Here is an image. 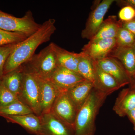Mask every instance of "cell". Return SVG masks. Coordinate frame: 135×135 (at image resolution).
<instances>
[{"label":"cell","mask_w":135,"mask_h":135,"mask_svg":"<svg viewBox=\"0 0 135 135\" xmlns=\"http://www.w3.org/2000/svg\"><path fill=\"white\" fill-rule=\"evenodd\" d=\"M55 23V19H49L41 25L38 31L16 44L5 62L3 75L22 66L34 55L40 45L50 40L56 30Z\"/></svg>","instance_id":"obj_1"},{"label":"cell","mask_w":135,"mask_h":135,"mask_svg":"<svg viewBox=\"0 0 135 135\" xmlns=\"http://www.w3.org/2000/svg\"><path fill=\"white\" fill-rule=\"evenodd\" d=\"M108 96L94 88L77 112L74 124V135H95L96 118Z\"/></svg>","instance_id":"obj_2"},{"label":"cell","mask_w":135,"mask_h":135,"mask_svg":"<svg viewBox=\"0 0 135 135\" xmlns=\"http://www.w3.org/2000/svg\"><path fill=\"white\" fill-rule=\"evenodd\" d=\"M55 45L51 42L38 54L34 55L22 66L23 69L40 79L48 80L58 66Z\"/></svg>","instance_id":"obj_3"},{"label":"cell","mask_w":135,"mask_h":135,"mask_svg":"<svg viewBox=\"0 0 135 135\" xmlns=\"http://www.w3.org/2000/svg\"><path fill=\"white\" fill-rule=\"evenodd\" d=\"M23 81L18 96V99L28 106L33 113L40 116L41 113L40 86L38 78L32 73L24 70L23 68Z\"/></svg>","instance_id":"obj_4"},{"label":"cell","mask_w":135,"mask_h":135,"mask_svg":"<svg viewBox=\"0 0 135 135\" xmlns=\"http://www.w3.org/2000/svg\"><path fill=\"white\" fill-rule=\"evenodd\" d=\"M41 26L35 22L30 11L22 17L18 18L0 9V29L2 30L22 33L29 37L38 31Z\"/></svg>","instance_id":"obj_5"},{"label":"cell","mask_w":135,"mask_h":135,"mask_svg":"<svg viewBox=\"0 0 135 135\" xmlns=\"http://www.w3.org/2000/svg\"><path fill=\"white\" fill-rule=\"evenodd\" d=\"M78 109L66 91H60L50 112L74 129Z\"/></svg>","instance_id":"obj_6"},{"label":"cell","mask_w":135,"mask_h":135,"mask_svg":"<svg viewBox=\"0 0 135 135\" xmlns=\"http://www.w3.org/2000/svg\"><path fill=\"white\" fill-rule=\"evenodd\" d=\"M114 0H103L98 3L90 14L85 28L81 33L83 39L91 40L98 31L103 22L105 15Z\"/></svg>","instance_id":"obj_7"},{"label":"cell","mask_w":135,"mask_h":135,"mask_svg":"<svg viewBox=\"0 0 135 135\" xmlns=\"http://www.w3.org/2000/svg\"><path fill=\"white\" fill-rule=\"evenodd\" d=\"M40 116L41 122L40 135H74V129L50 112Z\"/></svg>","instance_id":"obj_8"},{"label":"cell","mask_w":135,"mask_h":135,"mask_svg":"<svg viewBox=\"0 0 135 135\" xmlns=\"http://www.w3.org/2000/svg\"><path fill=\"white\" fill-rule=\"evenodd\" d=\"M48 80L60 91H67L85 79L76 72L58 66Z\"/></svg>","instance_id":"obj_9"},{"label":"cell","mask_w":135,"mask_h":135,"mask_svg":"<svg viewBox=\"0 0 135 135\" xmlns=\"http://www.w3.org/2000/svg\"><path fill=\"white\" fill-rule=\"evenodd\" d=\"M94 62L100 69L114 77L121 88L130 84L131 77L116 59L108 56Z\"/></svg>","instance_id":"obj_10"},{"label":"cell","mask_w":135,"mask_h":135,"mask_svg":"<svg viewBox=\"0 0 135 135\" xmlns=\"http://www.w3.org/2000/svg\"><path fill=\"white\" fill-rule=\"evenodd\" d=\"M116 47L115 38L89 41L83 47L81 52L93 61H97L109 56Z\"/></svg>","instance_id":"obj_11"},{"label":"cell","mask_w":135,"mask_h":135,"mask_svg":"<svg viewBox=\"0 0 135 135\" xmlns=\"http://www.w3.org/2000/svg\"><path fill=\"white\" fill-rule=\"evenodd\" d=\"M94 88L109 95L121 88L114 77L100 69L94 61Z\"/></svg>","instance_id":"obj_12"},{"label":"cell","mask_w":135,"mask_h":135,"mask_svg":"<svg viewBox=\"0 0 135 135\" xmlns=\"http://www.w3.org/2000/svg\"><path fill=\"white\" fill-rule=\"evenodd\" d=\"M109 56L116 59L122 64L131 77L135 74V44L123 47H116Z\"/></svg>","instance_id":"obj_13"},{"label":"cell","mask_w":135,"mask_h":135,"mask_svg":"<svg viewBox=\"0 0 135 135\" xmlns=\"http://www.w3.org/2000/svg\"><path fill=\"white\" fill-rule=\"evenodd\" d=\"M135 108V88L130 86L122 89L117 97L113 111L120 117L127 116Z\"/></svg>","instance_id":"obj_14"},{"label":"cell","mask_w":135,"mask_h":135,"mask_svg":"<svg viewBox=\"0 0 135 135\" xmlns=\"http://www.w3.org/2000/svg\"><path fill=\"white\" fill-rule=\"evenodd\" d=\"M40 86L41 114L50 112L60 90L48 80L39 78Z\"/></svg>","instance_id":"obj_15"},{"label":"cell","mask_w":135,"mask_h":135,"mask_svg":"<svg viewBox=\"0 0 135 135\" xmlns=\"http://www.w3.org/2000/svg\"><path fill=\"white\" fill-rule=\"evenodd\" d=\"M8 122L18 124L29 133L40 135L41 131V122L40 116L32 113L23 115L4 116Z\"/></svg>","instance_id":"obj_16"},{"label":"cell","mask_w":135,"mask_h":135,"mask_svg":"<svg viewBox=\"0 0 135 135\" xmlns=\"http://www.w3.org/2000/svg\"><path fill=\"white\" fill-rule=\"evenodd\" d=\"M122 26V22L117 20L116 16H109L104 20L98 31L89 41L115 38L119 29Z\"/></svg>","instance_id":"obj_17"},{"label":"cell","mask_w":135,"mask_h":135,"mask_svg":"<svg viewBox=\"0 0 135 135\" xmlns=\"http://www.w3.org/2000/svg\"><path fill=\"white\" fill-rule=\"evenodd\" d=\"M94 88L93 83L85 80L66 91L78 110L86 101Z\"/></svg>","instance_id":"obj_18"},{"label":"cell","mask_w":135,"mask_h":135,"mask_svg":"<svg viewBox=\"0 0 135 135\" xmlns=\"http://www.w3.org/2000/svg\"><path fill=\"white\" fill-rule=\"evenodd\" d=\"M55 47L58 66L77 73L79 53L70 52L55 44Z\"/></svg>","instance_id":"obj_19"},{"label":"cell","mask_w":135,"mask_h":135,"mask_svg":"<svg viewBox=\"0 0 135 135\" xmlns=\"http://www.w3.org/2000/svg\"><path fill=\"white\" fill-rule=\"evenodd\" d=\"M23 71L21 66L7 74L3 75L1 80L9 90L18 98L23 81Z\"/></svg>","instance_id":"obj_20"},{"label":"cell","mask_w":135,"mask_h":135,"mask_svg":"<svg viewBox=\"0 0 135 135\" xmlns=\"http://www.w3.org/2000/svg\"><path fill=\"white\" fill-rule=\"evenodd\" d=\"M79 54L77 73L85 80L93 83L95 77L94 61L82 52Z\"/></svg>","instance_id":"obj_21"},{"label":"cell","mask_w":135,"mask_h":135,"mask_svg":"<svg viewBox=\"0 0 135 135\" xmlns=\"http://www.w3.org/2000/svg\"><path fill=\"white\" fill-rule=\"evenodd\" d=\"M33 113L28 106L20 101L0 106V116L23 115Z\"/></svg>","instance_id":"obj_22"},{"label":"cell","mask_w":135,"mask_h":135,"mask_svg":"<svg viewBox=\"0 0 135 135\" xmlns=\"http://www.w3.org/2000/svg\"><path fill=\"white\" fill-rule=\"evenodd\" d=\"M28 37L22 33L8 31L0 29V47L19 43Z\"/></svg>","instance_id":"obj_23"},{"label":"cell","mask_w":135,"mask_h":135,"mask_svg":"<svg viewBox=\"0 0 135 135\" xmlns=\"http://www.w3.org/2000/svg\"><path fill=\"white\" fill-rule=\"evenodd\" d=\"M115 40L116 47H127L135 44L134 35L122 26L119 29Z\"/></svg>","instance_id":"obj_24"},{"label":"cell","mask_w":135,"mask_h":135,"mask_svg":"<svg viewBox=\"0 0 135 135\" xmlns=\"http://www.w3.org/2000/svg\"><path fill=\"white\" fill-rule=\"evenodd\" d=\"M19 101L18 98L6 88L0 80V106Z\"/></svg>","instance_id":"obj_25"},{"label":"cell","mask_w":135,"mask_h":135,"mask_svg":"<svg viewBox=\"0 0 135 135\" xmlns=\"http://www.w3.org/2000/svg\"><path fill=\"white\" fill-rule=\"evenodd\" d=\"M16 44H9L0 47V80L2 79L3 75V69L5 62Z\"/></svg>","instance_id":"obj_26"},{"label":"cell","mask_w":135,"mask_h":135,"mask_svg":"<svg viewBox=\"0 0 135 135\" xmlns=\"http://www.w3.org/2000/svg\"><path fill=\"white\" fill-rule=\"evenodd\" d=\"M118 17L122 22H126L135 19V9L130 6L122 7L118 13Z\"/></svg>","instance_id":"obj_27"},{"label":"cell","mask_w":135,"mask_h":135,"mask_svg":"<svg viewBox=\"0 0 135 135\" xmlns=\"http://www.w3.org/2000/svg\"><path fill=\"white\" fill-rule=\"evenodd\" d=\"M122 27L129 31L135 36V19L126 22H122Z\"/></svg>","instance_id":"obj_28"},{"label":"cell","mask_w":135,"mask_h":135,"mask_svg":"<svg viewBox=\"0 0 135 135\" xmlns=\"http://www.w3.org/2000/svg\"><path fill=\"white\" fill-rule=\"evenodd\" d=\"M117 5L120 7L130 6L135 9V0H117L115 1Z\"/></svg>","instance_id":"obj_29"},{"label":"cell","mask_w":135,"mask_h":135,"mask_svg":"<svg viewBox=\"0 0 135 135\" xmlns=\"http://www.w3.org/2000/svg\"><path fill=\"white\" fill-rule=\"evenodd\" d=\"M129 119L133 125V129L135 131V108L131 110L127 114Z\"/></svg>","instance_id":"obj_30"},{"label":"cell","mask_w":135,"mask_h":135,"mask_svg":"<svg viewBox=\"0 0 135 135\" xmlns=\"http://www.w3.org/2000/svg\"><path fill=\"white\" fill-rule=\"evenodd\" d=\"M129 85L130 86L135 88V75H133L131 77V82Z\"/></svg>","instance_id":"obj_31"},{"label":"cell","mask_w":135,"mask_h":135,"mask_svg":"<svg viewBox=\"0 0 135 135\" xmlns=\"http://www.w3.org/2000/svg\"><path fill=\"white\" fill-rule=\"evenodd\" d=\"M134 75H135V74H134Z\"/></svg>","instance_id":"obj_32"}]
</instances>
